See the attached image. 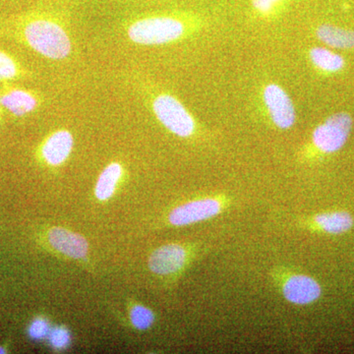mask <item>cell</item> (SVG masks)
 Here are the masks:
<instances>
[{
	"instance_id": "cell-1",
	"label": "cell",
	"mask_w": 354,
	"mask_h": 354,
	"mask_svg": "<svg viewBox=\"0 0 354 354\" xmlns=\"http://www.w3.org/2000/svg\"><path fill=\"white\" fill-rule=\"evenodd\" d=\"M21 35L32 50L50 59H64L71 53L68 34L55 21L44 18L28 21Z\"/></svg>"
},
{
	"instance_id": "cell-2",
	"label": "cell",
	"mask_w": 354,
	"mask_h": 354,
	"mask_svg": "<svg viewBox=\"0 0 354 354\" xmlns=\"http://www.w3.org/2000/svg\"><path fill=\"white\" fill-rule=\"evenodd\" d=\"M185 32L180 20L167 16L143 18L133 22L128 28V37L142 46H160L178 41Z\"/></svg>"
},
{
	"instance_id": "cell-3",
	"label": "cell",
	"mask_w": 354,
	"mask_h": 354,
	"mask_svg": "<svg viewBox=\"0 0 354 354\" xmlns=\"http://www.w3.org/2000/svg\"><path fill=\"white\" fill-rule=\"evenodd\" d=\"M152 108L158 120L176 136L187 138L195 132L194 118L174 95H158L153 99Z\"/></svg>"
},
{
	"instance_id": "cell-4",
	"label": "cell",
	"mask_w": 354,
	"mask_h": 354,
	"mask_svg": "<svg viewBox=\"0 0 354 354\" xmlns=\"http://www.w3.org/2000/svg\"><path fill=\"white\" fill-rule=\"evenodd\" d=\"M353 125V118L348 113L333 114L315 128L312 134V141L321 152H339L348 142Z\"/></svg>"
},
{
	"instance_id": "cell-5",
	"label": "cell",
	"mask_w": 354,
	"mask_h": 354,
	"mask_svg": "<svg viewBox=\"0 0 354 354\" xmlns=\"http://www.w3.org/2000/svg\"><path fill=\"white\" fill-rule=\"evenodd\" d=\"M263 100L270 118L279 129L288 130L295 125L297 111L290 95L278 84H269L263 92Z\"/></svg>"
},
{
	"instance_id": "cell-6",
	"label": "cell",
	"mask_w": 354,
	"mask_h": 354,
	"mask_svg": "<svg viewBox=\"0 0 354 354\" xmlns=\"http://www.w3.org/2000/svg\"><path fill=\"white\" fill-rule=\"evenodd\" d=\"M223 204L215 198L197 200L177 207L169 215V223L176 227L192 225L208 220L218 215L223 211Z\"/></svg>"
},
{
	"instance_id": "cell-7",
	"label": "cell",
	"mask_w": 354,
	"mask_h": 354,
	"mask_svg": "<svg viewBox=\"0 0 354 354\" xmlns=\"http://www.w3.org/2000/svg\"><path fill=\"white\" fill-rule=\"evenodd\" d=\"M283 297L288 302L307 305L321 297L322 290L318 281L306 274H291L283 286Z\"/></svg>"
},
{
	"instance_id": "cell-8",
	"label": "cell",
	"mask_w": 354,
	"mask_h": 354,
	"mask_svg": "<svg viewBox=\"0 0 354 354\" xmlns=\"http://www.w3.org/2000/svg\"><path fill=\"white\" fill-rule=\"evenodd\" d=\"M187 252L178 244H169L157 249L149 259L151 271L158 274H174L185 264Z\"/></svg>"
},
{
	"instance_id": "cell-9",
	"label": "cell",
	"mask_w": 354,
	"mask_h": 354,
	"mask_svg": "<svg viewBox=\"0 0 354 354\" xmlns=\"http://www.w3.org/2000/svg\"><path fill=\"white\" fill-rule=\"evenodd\" d=\"M48 241L53 248L69 257L81 259L88 253V243L81 235L64 228L55 227L48 232Z\"/></svg>"
},
{
	"instance_id": "cell-10",
	"label": "cell",
	"mask_w": 354,
	"mask_h": 354,
	"mask_svg": "<svg viewBox=\"0 0 354 354\" xmlns=\"http://www.w3.org/2000/svg\"><path fill=\"white\" fill-rule=\"evenodd\" d=\"M74 140L67 130H57L48 137L41 147L44 160L50 165H59L69 157Z\"/></svg>"
},
{
	"instance_id": "cell-11",
	"label": "cell",
	"mask_w": 354,
	"mask_h": 354,
	"mask_svg": "<svg viewBox=\"0 0 354 354\" xmlns=\"http://www.w3.org/2000/svg\"><path fill=\"white\" fill-rule=\"evenodd\" d=\"M0 102L16 116H25L32 113L39 106L37 95L30 91L19 88H6L0 95Z\"/></svg>"
},
{
	"instance_id": "cell-12",
	"label": "cell",
	"mask_w": 354,
	"mask_h": 354,
	"mask_svg": "<svg viewBox=\"0 0 354 354\" xmlns=\"http://www.w3.org/2000/svg\"><path fill=\"white\" fill-rule=\"evenodd\" d=\"M317 38L335 50L354 48V31L334 25H321L316 31Z\"/></svg>"
},
{
	"instance_id": "cell-13",
	"label": "cell",
	"mask_w": 354,
	"mask_h": 354,
	"mask_svg": "<svg viewBox=\"0 0 354 354\" xmlns=\"http://www.w3.org/2000/svg\"><path fill=\"white\" fill-rule=\"evenodd\" d=\"M314 221L323 232L330 234H346L353 227V218L348 212H329L319 214Z\"/></svg>"
},
{
	"instance_id": "cell-14",
	"label": "cell",
	"mask_w": 354,
	"mask_h": 354,
	"mask_svg": "<svg viewBox=\"0 0 354 354\" xmlns=\"http://www.w3.org/2000/svg\"><path fill=\"white\" fill-rule=\"evenodd\" d=\"M310 60L317 68L328 73H335L342 70L346 64L344 57L335 51L323 46H316L309 53Z\"/></svg>"
},
{
	"instance_id": "cell-15",
	"label": "cell",
	"mask_w": 354,
	"mask_h": 354,
	"mask_svg": "<svg viewBox=\"0 0 354 354\" xmlns=\"http://www.w3.org/2000/svg\"><path fill=\"white\" fill-rule=\"evenodd\" d=\"M121 174L122 167L118 162H111L104 169L95 186V192L97 199L104 201L113 196Z\"/></svg>"
},
{
	"instance_id": "cell-16",
	"label": "cell",
	"mask_w": 354,
	"mask_h": 354,
	"mask_svg": "<svg viewBox=\"0 0 354 354\" xmlns=\"http://www.w3.org/2000/svg\"><path fill=\"white\" fill-rule=\"evenodd\" d=\"M21 75V68L15 58L0 50V81H10Z\"/></svg>"
},
{
	"instance_id": "cell-17",
	"label": "cell",
	"mask_w": 354,
	"mask_h": 354,
	"mask_svg": "<svg viewBox=\"0 0 354 354\" xmlns=\"http://www.w3.org/2000/svg\"><path fill=\"white\" fill-rule=\"evenodd\" d=\"M155 320L153 312L146 307L137 305L131 311V321L133 325L140 330H146L150 328Z\"/></svg>"
},
{
	"instance_id": "cell-18",
	"label": "cell",
	"mask_w": 354,
	"mask_h": 354,
	"mask_svg": "<svg viewBox=\"0 0 354 354\" xmlns=\"http://www.w3.org/2000/svg\"><path fill=\"white\" fill-rule=\"evenodd\" d=\"M50 342L53 348L57 349L66 348L70 342L68 330L64 328H55L50 333Z\"/></svg>"
},
{
	"instance_id": "cell-19",
	"label": "cell",
	"mask_w": 354,
	"mask_h": 354,
	"mask_svg": "<svg viewBox=\"0 0 354 354\" xmlns=\"http://www.w3.org/2000/svg\"><path fill=\"white\" fill-rule=\"evenodd\" d=\"M50 334V326L44 319H36L29 328V335L32 339H41Z\"/></svg>"
},
{
	"instance_id": "cell-20",
	"label": "cell",
	"mask_w": 354,
	"mask_h": 354,
	"mask_svg": "<svg viewBox=\"0 0 354 354\" xmlns=\"http://www.w3.org/2000/svg\"><path fill=\"white\" fill-rule=\"evenodd\" d=\"M281 0H252L254 8L261 13H269Z\"/></svg>"
},
{
	"instance_id": "cell-21",
	"label": "cell",
	"mask_w": 354,
	"mask_h": 354,
	"mask_svg": "<svg viewBox=\"0 0 354 354\" xmlns=\"http://www.w3.org/2000/svg\"><path fill=\"white\" fill-rule=\"evenodd\" d=\"M0 353H6V349L3 348H0Z\"/></svg>"
},
{
	"instance_id": "cell-22",
	"label": "cell",
	"mask_w": 354,
	"mask_h": 354,
	"mask_svg": "<svg viewBox=\"0 0 354 354\" xmlns=\"http://www.w3.org/2000/svg\"><path fill=\"white\" fill-rule=\"evenodd\" d=\"M0 106H1V102H0Z\"/></svg>"
}]
</instances>
